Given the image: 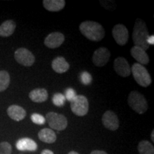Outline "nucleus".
Returning a JSON list of instances; mask_svg holds the SVG:
<instances>
[{"mask_svg": "<svg viewBox=\"0 0 154 154\" xmlns=\"http://www.w3.org/2000/svg\"><path fill=\"white\" fill-rule=\"evenodd\" d=\"M151 139H152V141L154 142V130L152 131V133H151Z\"/></svg>", "mask_w": 154, "mask_h": 154, "instance_id": "31", "label": "nucleus"}, {"mask_svg": "<svg viewBox=\"0 0 154 154\" xmlns=\"http://www.w3.org/2000/svg\"><path fill=\"white\" fill-rule=\"evenodd\" d=\"M12 148L8 142H2L0 143V154H11Z\"/></svg>", "mask_w": 154, "mask_h": 154, "instance_id": "25", "label": "nucleus"}, {"mask_svg": "<svg viewBox=\"0 0 154 154\" xmlns=\"http://www.w3.org/2000/svg\"><path fill=\"white\" fill-rule=\"evenodd\" d=\"M29 97L35 103H43L48 99V92L45 88H34L29 94Z\"/></svg>", "mask_w": 154, "mask_h": 154, "instance_id": "17", "label": "nucleus"}, {"mask_svg": "<svg viewBox=\"0 0 154 154\" xmlns=\"http://www.w3.org/2000/svg\"><path fill=\"white\" fill-rule=\"evenodd\" d=\"M38 138L40 140L47 143H53L57 140V135L52 129L50 128H43L38 132Z\"/></svg>", "mask_w": 154, "mask_h": 154, "instance_id": "19", "label": "nucleus"}, {"mask_svg": "<svg viewBox=\"0 0 154 154\" xmlns=\"http://www.w3.org/2000/svg\"><path fill=\"white\" fill-rule=\"evenodd\" d=\"M14 58L19 64L24 66H31L35 62V57L26 48H19L15 51Z\"/></svg>", "mask_w": 154, "mask_h": 154, "instance_id": "7", "label": "nucleus"}, {"mask_svg": "<svg viewBox=\"0 0 154 154\" xmlns=\"http://www.w3.org/2000/svg\"><path fill=\"white\" fill-rule=\"evenodd\" d=\"M17 149L20 151H35L37 150V144L34 140L29 138H23L17 140Z\"/></svg>", "mask_w": 154, "mask_h": 154, "instance_id": "13", "label": "nucleus"}, {"mask_svg": "<svg viewBox=\"0 0 154 154\" xmlns=\"http://www.w3.org/2000/svg\"><path fill=\"white\" fill-rule=\"evenodd\" d=\"M113 67L116 74L124 78L129 76L131 73L129 63L124 57H119L116 58L113 63Z\"/></svg>", "mask_w": 154, "mask_h": 154, "instance_id": "10", "label": "nucleus"}, {"mask_svg": "<svg viewBox=\"0 0 154 154\" xmlns=\"http://www.w3.org/2000/svg\"><path fill=\"white\" fill-rule=\"evenodd\" d=\"M131 54L132 57L141 65H146L149 63V57L145 50L141 48L134 46L131 49Z\"/></svg>", "mask_w": 154, "mask_h": 154, "instance_id": "14", "label": "nucleus"}, {"mask_svg": "<svg viewBox=\"0 0 154 154\" xmlns=\"http://www.w3.org/2000/svg\"><path fill=\"white\" fill-rule=\"evenodd\" d=\"M77 96V94L76 93V91L72 88H68L65 91V98L67 101H72L73 99H74L75 97Z\"/></svg>", "mask_w": 154, "mask_h": 154, "instance_id": "27", "label": "nucleus"}, {"mask_svg": "<svg viewBox=\"0 0 154 154\" xmlns=\"http://www.w3.org/2000/svg\"><path fill=\"white\" fill-rule=\"evenodd\" d=\"M64 0H44L43 5L44 8L49 11H59L64 8Z\"/></svg>", "mask_w": 154, "mask_h": 154, "instance_id": "18", "label": "nucleus"}, {"mask_svg": "<svg viewBox=\"0 0 154 154\" xmlns=\"http://www.w3.org/2000/svg\"><path fill=\"white\" fill-rule=\"evenodd\" d=\"M68 154H79V153H77L76 151H70V152H69V153Z\"/></svg>", "mask_w": 154, "mask_h": 154, "instance_id": "32", "label": "nucleus"}, {"mask_svg": "<svg viewBox=\"0 0 154 154\" xmlns=\"http://www.w3.org/2000/svg\"><path fill=\"white\" fill-rule=\"evenodd\" d=\"M111 57L110 51L106 47H100L94 51L92 61L95 66L102 67L108 63Z\"/></svg>", "mask_w": 154, "mask_h": 154, "instance_id": "9", "label": "nucleus"}, {"mask_svg": "<svg viewBox=\"0 0 154 154\" xmlns=\"http://www.w3.org/2000/svg\"><path fill=\"white\" fill-rule=\"evenodd\" d=\"M10 76L7 71H0V92L5 91L9 87Z\"/></svg>", "mask_w": 154, "mask_h": 154, "instance_id": "22", "label": "nucleus"}, {"mask_svg": "<svg viewBox=\"0 0 154 154\" xmlns=\"http://www.w3.org/2000/svg\"><path fill=\"white\" fill-rule=\"evenodd\" d=\"M16 23L13 20H7L0 25V36L8 37L14 32Z\"/></svg>", "mask_w": 154, "mask_h": 154, "instance_id": "20", "label": "nucleus"}, {"mask_svg": "<svg viewBox=\"0 0 154 154\" xmlns=\"http://www.w3.org/2000/svg\"><path fill=\"white\" fill-rule=\"evenodd\" d=\"M41 154H54L52 151H50L49 149H45L44 151H42Z\"/></svg>", "mask_w": 154, "mask_h": 154, "instance_id": "30", "label": "nucleus"}, {"mask_svg": "<svg viewBox=\"0 0 154 154\" xmlns=\"http://www.w3.org/2000/svg\"><path fill=\"white\" fill-rule=\"evenodd\" d=\"M45 119L51 128L59 131L65 130L68 126V121L66 116L62 114L55 112H49L46 115Z\"/></svg>", "mask_w": 154, "mask_h": 154, "instance_id": "6", "label": "nucleus"}, {"mask_svg": "<svg viewBox=\"0 0 154 154\" xmlns=\"http://www.w3.org/2000/svg\"><path fill=\"white\" fill-rule=\"evenodd\" d=\"M147 44H149V45H153L154 44V36L153 35H151V36H149V37L147 38Z\"/></svg>", "mask_w": 154, "mask_h": 154, "instance_id": "28", "label": "nucleus"}, {"mask_svg": "<svg viewBox=\"0 0 154 154\" xmlns=\"http://www.w3.org/2000/svg\"><path fill=\"white\" fill-rule=\"evenodd\" d=\"M71 109L72 112L78 116H86L89 109L87 98L83 95H77L71 101Z\"/></svg>", "mask_w": 154, "mask_h": 154, "instance_id": "5", "label": "nucleus"}, {"mask_svg": "<svg viewBox=\"0 0 154 154\" xmlns=\"http://www.w3.org/2000/svg\"><path fill=\"white\" fill-rule=\"evenodd\" d=\"M139 154H154V147L148 140H141L138 145Z\"/></svg>", "mask_w": 154, "mask_h": 154, "instance_id": "21", "label": "nucleus"}, {"mask_svg": "<svg viewBox=\"0 0 154 154\" xmlns=\"http://www.w3.org/2000/svg\"><path fill=\"white\" fill-rule=\"evenodd\" d=\"M90 154H108L106 151H99V150H95L93 151Z\"/></svg>", "mask_w": 154, "mask_h": 154, "instance_id": "29", "label": "nucleus"}, {"mask_svg": "<svg viewBox=\"0 0 154 154\" xmlns=\"http://www.w3.org/2000/svg\"><path fill=\"white\" fill-rule=\"evenodd\" d=\"M81 33L88 39L93 42H100L104 38L105 30L99 23L94 21H85L79 26Z\"/></svg>", "mask_w": 154, "mask_h": 154, "instance_id": "1", "label": "nucleus"}, {"mask_svg": "<svg viewBox=\"0 0 154 154\" xmlns=\"http://www.w3.org/2000/svg\"><path fill=\"white\" fill-rule=\"evenodd\" d=\"M31 120L34 124L37 125H44L46 123V119L39 113H34L31 116Z\"/></svg>", "mask_w": 154, "mask_h": 154, "instance_id": "24", "label": "nucleus"}, {"mask_svg": "<svg viewBox=\"0 0 154 154\" xmlns=\"http://www.w3.org/2000/svg\"><path fill=\"white\" fill-rule=\"evenodd\" d=\"M131 71L134 79L138 83V85L146 88L151 84L152 79L151 75L143 65L138 63H135L131 68Z\"/></svg>", "mask_w": 154, "mask_h": 154, "instance_id": "4", "label": "nucleus"}, {"mask_svg": "<svg viewBox=\"0 0 154 154\" xmlns=\"http://www.w3.org/2000/svg\"><path fill=\"white\" fill-rule=\"evenodd\" d=\"M102 123L107 129L116 131L119 127V121L117 115L112 111H106L102 116Z\"/></svg>", "mask_w": 154, "mask_h": 154, "instance_id": "11", "label": "nucleus"}, {"mask_svg": "<svg viewBox=\"0 0 154 154\" xmlns=\"http://www.w3.org/2000/svg\"><path fill=\"white\" fill-rule=\"evenodd\" d=\"M66 101V98L63 94L61 93H57L53 96L52 102L55 106L58 107H62Z\"/></svg>", "mask_w": 154, "mask_h": 154, "instance_id": "23", "label": "nucleus"}, {"mask_svg": "<svg viewBox=\"0 0 154 154\" xmlns=\"http://www.w3.org/2000/svg\"><path fill=\"white\" fill-rule=\"evenodd\" d=\"M112 34L115 42L120 46L126 45L129 38L128 29L125 25L121 24H116L113 26Z\"/></svg>", "mask_w": 154, "mask_h": 154, "instance_id": "8", "label": "nucleus"}, {"mask_svg": "<svg viewBox=\"0 0 154 154\" xmlns=\"http://www.w3.org/2000/svg\"><path fill=\"white\" fill-rule=\"evenodd\" d=\"M51 67L55 72L58 74H63L69 69V63L62 57L55 58L51 63Z\"/></svg>", "mask_w": 154, "mask_h": 154, "instance_id": "16", "label": "nucleus"}, {"mask_svg": "<svg viewBox=\"0 0 154 154\" xmlns=\"http://www.w3.org/2000/svg\"><path fill=\"white\" fill-rule=\"evenodd\" d=\"M80 79L84 85H88L92 82V76L88 72H83L81 73Z\"/></svg>", "mask_w": 154, "mask_h": 154, "instance_id": "26", "label": "nucleus"}, {"mask_svg": "<svg viewBox=\"0 0 154 154\" xmlns=\"http://www.w3.org/2000/svg\"><path fill=\"white\" fill-rule=\"evenodd\" d=\"M64 35L60 32H52L49 34L44 39V44L49 49H57L63 43Z\"/></svg>", "mask_w": 154, "mask_h": 154, "instance_id": "12", "label": "nucleus"}, {"mask_svg": "<svg viewBox=\"0 0 154 154\" xmlns=\"http://www.w3.org/2000/svg\"><path fill=\"white\" fill-rule=\"evenodd\" d=\"M128 103L133 110L138 114H143L148 110V103L146 98L137 91L130 92L128 97Z\"/></svg>", "mask_w": 154, "mask_h": 154, "instance_id": "3", "label": "nucleus"}, {"mask_svg": "<svg viewBox=\"0 0 154 154\" xmlns=\"http://www.w3.org/2000/svg\"><path fill=\"white\" fill-rule=\"evenodd\" d=\"M149 36V34L146 23L140 19H136L132 34L134 46L141 48L145 51L148 50L150 47L147 44V38Z\"/></svg>", "mask_w": 154, "mask_h": 154, "instance_id": "2", "label": "nucleus"}, {"mask_svg": "<svg viewBox=\"0 0 154 154\" xmlns=\"http://www.w3.org/2000/svg\"><path fill=\"white\" fill-rule=\"evenodd\" d=\"M7 114L12 120L20 121L26 117V113L20 106L11 105L7 109Z\"/></svg>", "mask_w": 154, "mask_h": 154, "instance_id": "15", "label": "nucleus"}]
</instances>
